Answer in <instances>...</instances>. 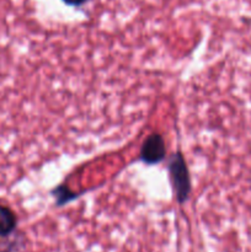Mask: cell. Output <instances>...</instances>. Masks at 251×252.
Returning <instances> with one entry per match:
<instances>
[{
  "instance_id": "6da1fadb",
  "label": "cell",
  "mask_w": 251,
  "mask_h": 252,
  "mask_svg": "<svg viewBox=\"0 0 251 252\" xmlns=\"http://www.w3.org/2000/svg\"><path fill=\"white\" fill-rule=\"evenodd\" d=\"M169 172L177 202L185 203L191 192V177L184 157L180 152L172 155L170 159Z\"/></svg>"
},
{
  "instance_id": "7a4b0ae2",
  "label": "cell",
  "mask_w": 251,
  "mask_h": 252,
  "mask_svg": "<svg viewBox=\"0 0 251 252\" xmlns=\"http://www.w3.org/2000/svg\"><path fill=\"white\" fill-rule=\"evenodd\" d=\"M166 149H165L164 139L157 133H153L145 139L140 149V160L147 165L159 164L164 160Z\"/></svg>"
},
{
  "instance_id": "277c9868",
  "label": "cell",
  "mask_w": 251,
  "mask_h": 252,
  "mask_svg": "<svg viewBox=\"0 0 251 252\" xmlns=\"http://www.w3.org/2000/svg\"><path fill=\"white\" fill-rule=\"evenodd\" d=\"M0 252H26V240L22 234L4 236L0 240Z\"/></svg>"
},
{
  "instance_id": "5b68a950",
  "label": "cell",
  "mask_w": 251,
  "mask_h": 252,
  "mask_svg": "<svg viewBox=\"0 0 251 252\" xmlns=\"http://www.w3.org/2000/svg\"><path fill=\"white\" fill-rule=\"evenodd\" d=\"M65 4L68 5H71V6H80V5H83L84 2H86L88 0H63Z\"/></svg>"
},
{
  "instance_id": "3957f363",
  "label": "cell",
  "mask_w": 251,
  "mask_h": 252,
  "mask_svg": "<svg viewBox=\"0 0 251 252\" xmlns=\"http://www.w3.org/2000/svg\"><path fill=\"white\" fill-rule=\"evenodd\" d=\"M17 226V218L14 212L0 204V238L11 235Z\"/></svg>"
}]
</instances>
